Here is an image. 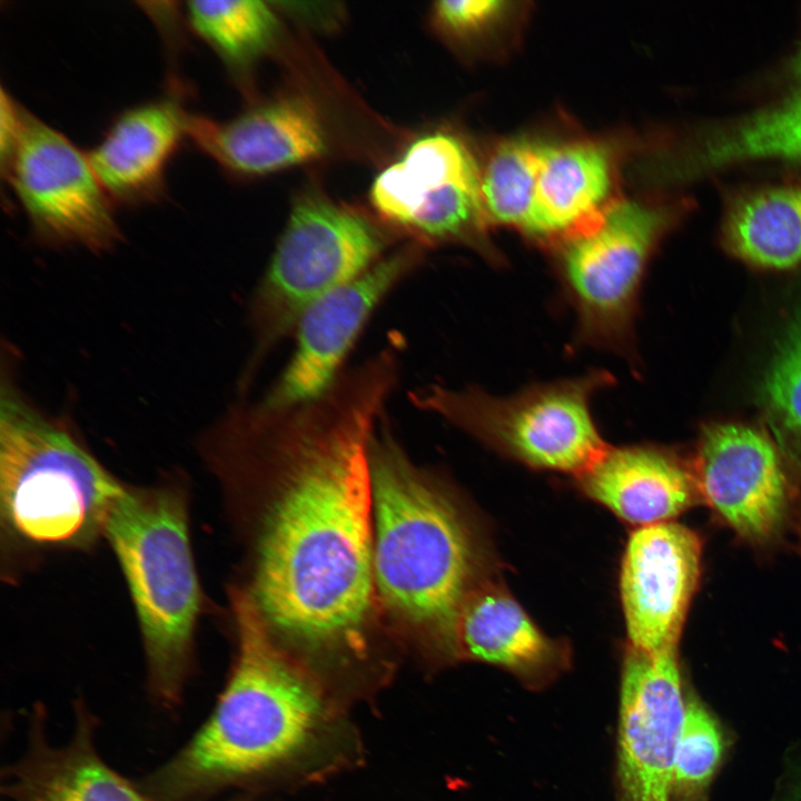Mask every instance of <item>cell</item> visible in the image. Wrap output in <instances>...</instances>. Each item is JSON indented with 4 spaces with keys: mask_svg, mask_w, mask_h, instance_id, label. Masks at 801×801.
Returning <instances> with one entry per match:
<instances>
[{
    "mask_svg": "<svg viewBox=\"0 0 801 801\" xmlns=\"http://www.w3.org/2000/svg\"><path fill=\"white\" fill-rule=\"evenodd\" d=\"M380 350L319 397L287 407L245 403L211 432L229 463L264 490L249 595L276 642L338 696L376 692L369 443L398 380Z\"/></svg>",
    "mask_w": 801,
    "mask_h": 801,
    "instance_id": "cell-1",
    "label": "cell"
},
{
    "mask_svg": "<svg viewBox=\"0 0 801 801\" xmlns=\"http://www.w3.org/2000/svg\"><path fill=\"white\" fill-rule=\"evenodd\" d=\"M237 651L212 710L138 781L155 801H210L324 782L363 763L348 706L274 639L248 592L231 596Z\"/></svg>",
    "mask_w": 801,
    "mask_h": 801,
    "instance_id": "cell-2",
    "label": "cell"
},
{
    "mask_svg": "<svg viewBox=\"0 0 801 801\" xmlns=\"http://www.w3.org/2000/svg\"><path fill=\"white\" fill-rule=\"evenodd\" d=\"M385 418L369 443L378 606L431 660L456 661L459 612L492 575L486 552L463 508L411 462Z\"/></svg>",
    "mask_w": 801,
    "mask_h": 801,
    "instance_id": "cell-3",
    "label": "cell"
},
{
    "mask_svg": "<svg viewBox=\"0 0 801 801\" xmlns=\"http://www.w3.org/2000/svg\"><path fill=\"white\" fill-rule=\"evenodd\" d=\"M127 487L89 452L71 424L23 393L11 367L0 392L2 514L19 537L39 545H82L105 534Z\"/></svg>",
    "mask_w": 801,
    "mask_h": 801,
    "instance_id": "cell-4",
    "label": "cell"
},
{
    "mask_svg": "<svg viewBox=\"0 0 801 801\" xmlns=\"http://www.w3.org/2000/svg\"><path fill=\"white\" fill-rule=\"evenodd\" d=\"M105 534L139 620L149 695L157 706L175 711L192 669L200 601L185 501L169 488H127Z\"/></svg>",
    "mask_w": 801,
    "mask_h": 801,
    "instance_id": "cell-5",
    "label": "cell"
},
{
    "mask_svg": "<svg viewBox=\"0 0 801 801\" xmlns=\"http://www.w3.org/2000/svg\"><path fill=\"white\" fill-rule=\"evenodd\" d=\"M605 370L535 384L507 396L466 387L429 385L409 394L479 442L535 468L574 474L587 471L609 447L594 422L591 402L612 385Z\"/></svg>",
    "mask_w": 801,
    "mask_h": 801,
    "instance_id": "cell-6",
    "label": "cell"
},
{
    "mask_svg": "<svg viewBox=\"0 0 801 801\" xmlns=\"http://www.w3.org/2000/svg\"><path fill=\"white\" fill-rule=\"evenodd\" d=\"M386 245L363 215L316 196L298 200L251 298L254 344L241 388L312 305L379 261Z\"/></svg>",
    "mask_w": 801,
    "mask_h": 801,
    "instance_id": "cell-7",
    "label": "cell"
},
{
    "mask_svg": "<svg viewBox=\"0 0 801 801\" xmlns=\"http://www.w3.org/2000/svg\"><path fill=\"white\" fill-rule=\"evenodd\" d=\"M671 222L668 207L615 200L596 228L555 248L557 276L576 314L581 344L632 357L644 273Z\"/></svg>",
    "mask_w": 801,
    "mask_h": 801,
    "instance_id": "cell-8",
    "label": "cell"
},
{
    "mask_svg": "<svg viewBox=\"0 0 801 801\" xmlns=\"http://www.w3.org/2000/svg\"><path fill=\"white\" fill-rule=\"evenodd\" d=\"M1 174L34 238L43 245L99 253L121 240L116 206L87 152L24 107L18 138Z\"/></svg>",
    "mask_w": 801,
    "mask_h": 801,
    "instance_id": "cell-9",
    "label": "cell"
},
{
    "mask_svg": "<svg viewBox=\"0 0 801 801\" xmlns=\"http://www.w3.org/2000/svg\"><path fill=\"white\" fill-rule=\"evenodd\" d=\"M690 467L701 502L738 536L765 544L782 533L795 491L782 453L765 434L740 424L712 425Z\"/></svg>",
    "mask_w": 801,
    "mask_h": 801,
    "instance_id": "cell-10",
    "label": "cell"
},
{
    "mask_svg": "<svg viewBox=\"0 0 801 801\" xmlns=\"http://www.w3.org/2000/svg\"><path fill=\"white\" fill-rule=\"evenodd\" d=\"M685 708L676 651L649 654L629 646L617 731L621 801H671Z\"/></svg>",
    "mask_w": 801,
    "mask_h": 801,
    "instance_id": "cell-11",
    "label": "cell"
},
{
    "mask_svg": "<svg viewBox=\"0 0 801 801\" xmlns=\"http://www.w3.org/2000/svg\"><path fill=\"white\" fill-rule=\"evenodd\" d=\"M421 258L419 248H402L312 305L296 325L289 362L259 402L287 407L327 392L374 309Z\"/></svg>",
    "mask_w": 801,
    "mask_h": 801,
    "instance_id": "cell-12",
    "label": "cell"
},
{
    "mask_svg": "<svg viewBox=\"0 0 801 801\" xmlns=\"http://www.w3.org/2000/svg\"><path fill=\"white\" fill-rule=\"evenodd\" d=\"M701 558L700 537L681 524L660 523L631 534L620 577L629 646L649 654L678 650Z\"/></svg>",
    "mask_w": 801,
    "mask_h": 801,
    "instance_id": "cell-13",
    "label": "cell"
},
{
    "mask_svg": "<svg viewBox=\"0 0 801 801\" xmlns=\"http://www.w3.org/2000/svg\"><path fill=\"white\" fill-rule=\"evenodd\" d=\"M73 730L62 745L48 735V712L34 703L23 753L1 771V791L10 801H155L100 755L99 720L89 705L73 703Z\"/></svg>",
    "mask_w": 801,
    "mask_h": 801,
    "instance_id": "cell-14",
    "label": "cell"
},
{
    "mask_svg": "<svg viewBox=\"0 0 801 801\" xmlns=\"http://www.w3.org/2000/svg\"><path fill=\"white\" fill-rule=\"evenodd\" d=\"M178 89L123 109L87 151L115 206L150 205L165 196L169 164L188 139L190 112Z\"/></svg>",
    "mask_w": 801,
    "mask_h": 801,
    "instance_id": "cell-15",
    "label": "cell"
},
{
    "mask_svg": "<svg viewBox=\"0 0 801 801\" xmlns=\"http://www.w3.org/2000/svg\"><path fill=\"white\" fill-rule=\"evenodd\" d=\"M188 140L237 176L269 174L317 159L327 150L318 115L298 98L258 106L228 120L190 112Z\"/></svg>",
    "mask_w": 801,
    "mask_h": 801,
    "instance_id": "cell-16",
    "label": "cell"
},
{
    "mask_svg": "<svg viewBox=\"0 0 801 801\" xmlns=\"http://www.w3.org/2000/svg\"><path fill=\"white\" fill-rule=\"evenodd\" d=\"M455 655L505 669L533 686L551 681L568 659L567 650L547 637L492 575L463 604Z\"/></svg>",
    "mask_w": 801,
    "mask_h": 801,
    "instance_id": "cell-17",
    "label": "cell"
},
{
    "mask_svg": "<svg viewBox=\"0 0 801 801\" xmlns=\"http://www.w3.org/2000/svg\"><path fill=\"white\" fill-rule=\"evenodd\" d=\"M612 189L613 159L605 145L541 142L531 239L556 248L593 230L615 201Z\"/></svg>",
    "mask_w": 801,
    "mask_h": 801,
    "instance_id": "cell-18",
    "label": "cell"
},
{
    "mask_svg": "<svg viewBox=\"0 0 801 801\" xmlns=\"http://www.w3.org/2000/svg\"><path fill=\"white\" fill-rule=\"evenodd\" d=\"M577 479L586 495L639 527L671 522L701 502L690 464L653 446H609Z\"/></svg>",
    "mask_w": 801,
    "mask_h": 801,
    "instance_id": "cell-19",
    "label": "cell"
},
{
    "mask_svg": "<svg viewBox=\"0 0 801 801\" xmlns=\"http://www.w3.org/2000/svg\"><path fill=\"white\" fill-rule=\"evenodd\" d=\"M724 238L738 257L764 268L801 264V185L758 190L730 209Z\"/></svg>",
    "mask_w": 801,
    "mask_h": 801,
    "instance_id": "cell-20",
    "label": "cell"
},
{
    "mask_svg": "<svg viewBox=\"0 0 801 801\" xmlns=\"http://www.w3.org/2000/svg\"><path fill=\"white\" fill-rule=\"evenodd\" d=\"M189 29L230 69L250 66L273 42L278 20L260 0H192L185 4Z\"/></svg>",
    "mask_w": 801,
    "mask_h": 801,
    "instance_id": "cell-21",
    "label": "cell"
},
{
    "mask_svg": "<svg viewBox=\"0 0 801 801\" xmlns=\"http://www.w3.org/2000/svg\"><path fill=\"white\" fill-rule=\"evenodd\" d=\"M540 145L526 138L501 142L481 170L479 195L490 226L512 227L532 238Z\"/></svg>",
    "mask_w": 801,
    "mask_h": 801,
    "instance_id": "cell-22",
    "label": "cell"
},
{
    "mask_svg": "<svg viewBox=\"0 0 801 801\" xmlns=\"http://www.w3.org/2000/svg\"><path fill=\"white\" fill-rule=\"evenodd\" d=\"M770 157L801 161V88L706 142L699 162L714 167Z\"/></svg>",
    "mask_w": 801,
    "mask_h": 801,
    "instance_id": "cell-23",
    "label": "cell"
},
{
    "mask_svg": "<svg viewBox=\"0 0 801 801\" xmlns=\"http://www.w3.org/2000/svg\"><path fill=\"white\" fill-rule=\"evenodd\" d=\"M762 394L775 444L801 473V320L784 337L765 375Z\"/></svg>",
    "mask_w": 801,
    "mask_h": 801,
    "instance_id": "cell-24",
    "label": "cell"
},
{
    "mask_svg": "<svg viewBox=\"0 0 801 801\" xmlns=\"http://www.w3.org/2000/svg\"><path fill=\"white\" fill-rule=\"evenodd\" d=\"M722 753L723 738L718 722L698 701H688L674 761L672 797L678 801L701 800Z\"/></svg>",
    "mask_w": 801,
    "mask_h": 801,
    "instance_id": "cell-25",
    "label": "cell"
},
{
    "mask_svg": "<svg viewBox=\"0 0 801 801\" xmlns=\"http://www.w3.org/2000/svg\"><path fill=\"white\" fill-rule=\"evenodd\" d=\"M424 195L446 185H481V169L471 151L456 137L432 134L413 142L399 160Z\"/></svg>",
    "mask_w": 801,
    "mask_h": 801,
    "instance_id": "cell-26",
    "label": "cell"
},
{
    "mask_svg": "<svg viewBox=\"0 0 801 801\" xmlns=\"http://www.w3.org/2000/svg\"><path fill=\"white\" fill-rule=\"evenodd\" d=\"M506 1H438L433 17L437 27L459 38H471L491 30L511 11Z\"/></svg>",
    "mask_w": 801,
    "mask_h": 801,
    "instance_id": "cell-27",
    "label": "cell"
},
{
    "mask_svg": "<svg viewBox=\"0 0 801 801\" xmlns=\"http://www.w3.org/2000/svg\"><path fill=\"white\" fill-rule=\"evenodd\" d=\"M370 199L383 217L408 227L423 201V195L402 162L397 161L377 176Z\"/></svg>",
    "mask_w": 801,
    "mask_h": 801,
    "instance_id": "cell-28",
    "label": "cell"
},
{
    "mask_svg": "<svg viewBox=\"0 0 801 801\" xmlns=\"http://www.w3.org/2000/svg\"><path fill=\"white\" fill-rule=\"evenodd\" d=\"M792 71L798 80L801 81V49L797 52L792 62Z\"/></svg>",
    "mask_w": 801,
    "mask_h": 801,
    "instance_id": "cell-29",
    "label": "cell"
},
{
    "mask_svg": "<svg viewBox=\"0 0 801 801\" xmlns=\"http://www.w3.org/2000/svg\"><path fill=\"white\" fill-rule=\"evenodd\" d=\"M789 801H801V780L799 781L798 785L794 788Z\"/></svg>",
    "mask_w": 801,
    "mask_h": 801,
    "instance_id": "cell-30",
    "label": "cell"
},
{
    "mask_svg": "<svg viewBox=\"0 0 801 801\" xmlns=\"http://www.w3.org/2000/svg\"><path fill=\"white\" fill-rule=\"evenodd\" d=\"M231 801H257V800H255L254 798H251L249 795V793H247L246 795L238 797L236 799H233Z\"/></svg>",
    "mask_w": 801,
    "mask_h": 801,
    "instance_id": "cell-31",
    "label": "cell"
},
{
    "mask_svg": "<svg viewBox=\"0 0 801 801\" xmlns=\"http://www.w3.org/2000/svg\"><path fill=\"white\" fill-rule=\"evenodd\" d=\"M799 536H800V545H801V517L799 518Z\"/></svg>",
    "mask_w": 801,
    "mask_h": 801,
    "instance_id": "cell-32",
    "label": "cell"
}]
</instances>
